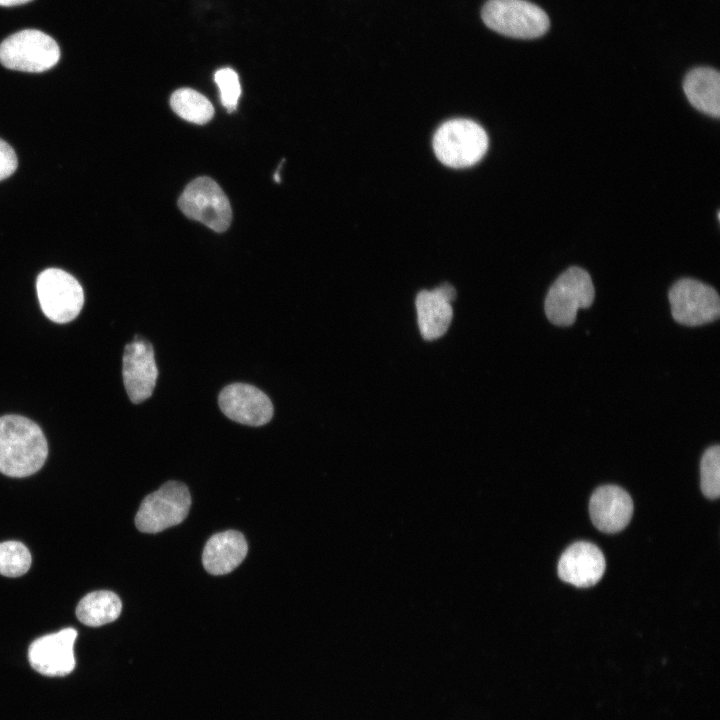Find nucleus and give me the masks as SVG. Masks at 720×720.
Listing matches in <instances>:
<instances>
[{"label": "nucleus", "instance_id": "1", "mask_svg": "<svg viewBox=\"0 0 720 720\" xmlns=\"http://www.w3.org/2000/svg\"><path fill=\"white\" fill-rule=\"evenodd\" d=\"M48 444L41 428L20 415L0 417V472L9 477H27L45 463Z\"/></svg>", "mask_w": 720, "mask_h": 720}, {"label": "nucleus", "instance_id": "2", "mask_svg": "<svg viewBox=\"0 0 720 720\" xmlns=\"http://www.w3.org/2000/svg\"><path fill=\"white\" fill-rule=\"evenodd\" d=\"M433 149L438 160L448 167H470L485 155L488 136L472 120L451 119L441 124L434 133Z\"/></svg>", "mask_w": 720, "mask_h": 720}, {"label": "nucleus", "instance_id": "3", "mask_svg": "<svg viewBox=\"0 0 720 720\" xmlns=\"http://www.w3.org/2000/svg\"><path fill=\"white\" fill-rule=\"evenodd\" d=\"M482 19L497 33L521 39L540 37L550 25L545 11L527 0H489L483 6Z\"/></svg>", "mask_w": 720, "mask_h": 720}, {"label": "nucleus", "instance_id": "4", "mask_svg": "<svg viewBox=\"0 0 720 720\" xmlns=\"http://www.w3.org/2000/svg\"><path fill=\"white\" fill-rule=\"evenodd\" d=\"M595 297V289L588 272L572 266L565 270L549 288L544 308L548 320L556 326H570L577 311L588 308Z\"/></svg>", "mask_w": 720, "mask_h": 720}, {"label": "nucleus", "instance_id": "5", "mask_svg": "<svg viewBox=\"0 0 720 720\" xmlns=\"http://www.w3.org/2000/svg\"><path fill=\"white\" fill-rule=\"evenodd\" d=\"M191 496L186 485L170 481L147 495L136 514L135 525L143 533H158L180 524L188 515Z\"/></svg>", "mask_w": 720, "mask_h": 720}, {"label": "nucleus", "instance_id": "6", "mask_svg": "<svg viewBox=\"0 0 720 720\" xmlns=\"http://www.w3.org/2000/svg\"><path fill=\"white\" fill-rule=\"evenodd\" d=\"M60 49L49 35L34 29L19 31L0 44V62L24 72H43L57 64Z\"/></svg>", "mask_w": 720, "mask_h": 720}, {"label": "nucleus", "instance_id": "7", "mask_svg": "<svg viewBox=\"0 0 720 720\" xmlns=\"http://www.w3.org/2000/svg\"><path fill=\"white\" fill-rule=\"evenodd\" d=\"M178 206L188 218L216 232L226 231L232 220V209L226 194L207 176L198 177L186 186Z\"/></svg>", "mask_w": 720, "mask_h": 720}, {"label": "nucleus", "instance_id": "8", "mask_svg": "<svg viewBox=\"0 0 720 720\" xmlns=\"http://www.w3.org/2000/svg\"><path fill=\"white\" fill-rule=\"evenodd\" d=\"M36 289L43 313L53 322H70L83 307L84 293L80 283L64 270L48 268L41 272Z\"/></svg>", "mask_w": 720, "mask_h": 720}, {"label": "nucleus", "instance_id": "9", "mask_svg": "<svg viewBox=\"0 0 720 720\" xmlns=\"http://www.w3.org/2000/svg\"><path fill=\"white\" fill-rule=\"evenodd\" d=\"M668 298L672 317L685 326L711 323L720 315L717 291L699 280L691 278L678 280L670 288Z\"/></svg>", "mask_w": 720, "mask_h": 720}, {"label": "nucleus", "instance_id": "10", "mask_svg": "<svg viewBox=\"0 0 720 720\" xmlns=\"http://www.w3.org/2000/svg\"><path fill=\"white\" fill-rule=\"evenodd\" d=\"M77 631L64 628L34 640L28 649L31 667L42 675L63 677L75 668L74 643Z\"/></svg>", "mask_w": 720, "mask_h": 720}, {"label": "nucleus", "instance_id": "11", "mask_svg": "<svg viewBox=\"0 0 720 720\" xmlns=\"http://www.w3.org/2000/svg\"><path fill=\"white\" fill-rule=\"evenodd\" d=\"M122 375L127 395L132 403L139 404L152 395L158 369L150 342L137 335L133 342L125 346Z\"/></svg>", "mask_w": 720, "mask_h": 720}, {"label": "nucleus", "instance_id": "12", "mask_svg": "<svg viewBox=\"0 0 720 720\" xmlns=\"http://www.w3.org/2000/svg\"><path fill=\"white\" fill-rule=\"evenodd\" d=\"M218 403L229 419L248 426H262L273 417V404L260 389L245 383H233L224 387Z\"/></svg>", "mask_w": 720, "mask_h": 720}, {"label": "nucleus", "instance_id": "13", "mask_svg": "<svg viewBox=\"0 0 720 720\" xmlns=\"http://www.w3.org/2000/svg\"><path fill=\"white\" fill-rule=\"evenodd\" d=\"M605 567L602 551L595 544L579 541L569 546L561 555L558 575L564 582L587 588L600 581Z\"/></svg>", "mask_w": 720, "mask_h": 720}, {"label": "nucleus", "instance_id": "14", "mask_svg": "<svg viewBox=\"0 0 720 720\" xmlns=\"http://www.w3.org/2000/svg\"><path fill=\"white\" fill-rule=\"evenodd\" d=\"M589 512L594 526L604 533H617L631 520L633 501L630 495L616 485L597 488L589 502Z\"/></svg>", "mask_w": 720, "mask_h": 720}, {"label": "nucleus", "instance_id": "15", "mask_svg": "<svg viewBox=\"0 0 720 720\" xmlns=\"http://www.w3.org/2000/svg\"><path fill=\"white\" fill-rule=\"evenodd\" d=\"M248 552V545L242 533L227 530L216 533L207 541L202 563L212 575H224L238 567Z\"/></svg>", "mask_w": 720, "mask_h": 720}, {"label": "nucleus", "instance_id": "16", "mask_svg": "<svg viewBox=\"0 0 720 720\" xmlns=\"http://www.w3.org/2000/svg\"><path fill=\"white\" fill-rule=\"evenodd\" d=\"M419 330L425 340H435L448 330L452 316L451 302L436 287L432 291L422 290L416 297Z\"/></svg>", "mask_w": 720, "mask_h": 720}, {"label": "nucleus", "instance_id": "17", "mask_svg": "<svg viewBox=\"0 0 720 720\" xmlns=\"http://www.w3.org/2000/svg\"><path fill=\"white\" fill-rule=\"evenodd\" d=\"M683 89L689 102L699 111L718 118L720 115V75L710 67H698L684 78Z\"/></svg>", "mask_w": 720, "mask_h": 720}, {"label": "nucleus", "instance_id": "18", "mask_svg": "<svg viewBox=\"0 0 720 720\" xmlns=\"http://www.w3.org/2000/svg\"><path fill=\"white\" fill-rule=\"evenodd\" d=\"M122 602L112 591L100 590L85 595L76 607V616L84 625L98 627L115 621L121 614Z\"/></svg>", "mask_w": 720, "mask_h": 720}, {"label": "nucleus", "instance_id": "19", "mask_svg": "<svg viewBox=\"0 0 720 720\" xmlns=\"http://www.w3.org/2000/svg\"><path fill=\"white\" fill-rule=\"evenodd\" d=\"M173 111L186 121L205 124L214 115L211 102L198 91L191 88H180L170 98Z\"/></svg>", "mask_w": 720, "mask_h": 720}, {"label": "nucleus", "instance_id": "20", "mask_svg": "<svg viewBox=\"0 0 720 720\" xmlns=\"http://www.w3.org/2000/svg\"><path fill=\"white\" fill-rule=\"evenodd\" d=\"M31 565L28 548L18 541L0 543V574L7 577H19L25 574Z\"/></svg>", "mask_w": 720, "mask_h": 720}, {"label": "nucleus", "instance_id": "21", "mask_svg": "<svg viewBox=\"0 0 720 720\" xmlns=\"http://www.w3.org/2000/svg\"><path fill=\"white\" fill-rule=\"evenodd\" d=\"M701 491L709 499L720 495V447H709L700 462Z\"/></svg>", "mask_w": 720, "mask_h": 720}, {"label": "nucleus", "instance_id": "22", "mask_svg": "<svg viewBox=\"0 0 720 720\" xmlns=\"http://www.w3.org/2000/svg\"><path fill=\"white\" fill-rule=\"evenodd\" d=\"M215 82L219 87L222 105L228 112L235 111L241 95L238 74L231 68L219 69L215 73Z\"/></svg>", "mask_w": 720, "mask_h": 720}, {"label": "nucleus", "instance_id": "23", "mask_svg": "<svg viewBox=\"0 0 720 720\" xmlns=\"http://www.w3.org/2000/svg\"><path fill=\"white\" fill-rule=\"evenodd\" d=\"M17 168V157L13 148L0 139V181L9 177Z\"/></svg>", "mask_w": 720, "mask_h": 720}, {"label": "nucleus", "instance_id": "24", "mask_svg": "<svg viewBox=\"0 0 720 720\" xmlns=\"http://www.w3.org/2000/svg\"><path fill=\"white\" fill-rule=\"evenodd\" d=\"M31 0H0L1 6H15L27 3Z\"/></svg>", "mask_w": 720, "mask_h": 720}]
</instances>
